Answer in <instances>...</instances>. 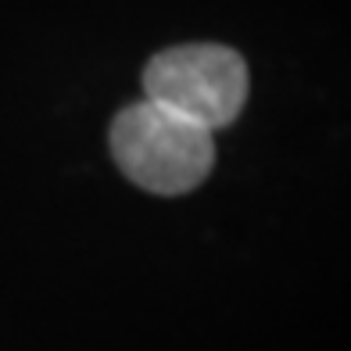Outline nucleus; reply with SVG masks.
Listing matches in <instances>:
<instances>
[{"instance_id":"2","label":"nucleus","mask_w":351,"mask_h":351,"mask_svg":"<svg viewBox=\"0 0 351 351\" xmlns=\"http://www.w3.org/2000/svg\"><path fill=\"white\" fill-rule=\"evenodd\" d=\"M247 65L233 47L183 43L154 54L143 69V93L158 108L219 133L241 115L247 101Z\"/></svg>"},{"instance_id":"1","label":"nucleus","mask_w":351,"mask_h":351,"mask_svg":"<svg viewBox=\"0 0 351 351\" xmlns=\"http://www.w3.org/2000/svg\"><path fill=\"white\" fill-rule=\"evenodd\" d=\"M108 140L125 180L162 197L190 194L215 165V133L151 101L122 108Z\"/></svg>"}]
</instances>
